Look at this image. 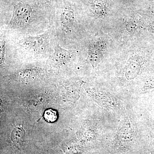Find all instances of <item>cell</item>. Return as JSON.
<instances>
[{
  "instance_id": "cell-1",
  "label": "cell",
  "mask_w": 154,
  "mask_h": 154,
  "mask_svg": "<svg viewBox=\"0 0 154 154\" xmlns=\"http://www.w3.org/2000/svg\"><path fill=\"white\" fill-rule=\"evenodd\" d=\"M32 8L28 4H21L17 6L11 21V25L15 28L23 27L30 20Z\"/></svg>"
},
{
  "instance_id": "cell-2",
  "label": "cell",
  "mask_w": 154,
  "mask_h": 154,
  "mask_svg": "<svg viewBox=\"0 0 154 154\" xmlns=\"http://www.w3.org/2000/svg\"><path fill=\"white\" fill-rule=\"evenodd\" d=\"M47 38L48 34L46 33L38 36L25 37L20 41L19 44L26 49L39 51L44 48Z\"/></svg>"
},
{
  "instance_id": "cell-3",
  "label": "cell",
  "mask_w": 154,
  "mask_h": 154,
  "mask_svg": "<svg viewBox=\"0 0 154 154\" xmlns=\"http://www.w3.org/2000/svg\"><path fill=\"white\" fill-rule=\"evenodd\" d=\"M89 93L94 101L102 107L115 109L118 106L115 98L108 93L102 91H90Z\"/></svg>"
},
{
  "instance_id": "cell-4",
  "label": "cell",
  "mask_w": 154,
  "mask_h": 154,
  "mask_svg": "<svg viewBox=\"0 0 154 154\" xmlns=\"http://www.w3.org/2000/svg\"><path fill=\"white\" fill-rule=\"evenodd\" d=\"M117 138L121 144L129 143L134 139V131L129 119L126 117L123 119L119 127Z\"/></svg>"
},
{
  "instance_id": "cell-5",
  "label": "cell",
  "mask_w": 154,
  "mask_h": 154,
  "mask_svg": "<svg viewBox=\"0 0 154 154\" xmlns=\"http://www.w3.org/2000/svg\"><path fill=\"white\" fill-rule=\"evenodd\" d=\"M75 20L74 14L70 6L66 5L60 15V21L62 27L66 32L70 31Z\"/></svg>"
},
{
  "instance_id": "cell-6",
  "label": "cell",
  "mask_w": 154,
  "mask_h": 154,
  "mask_svg": "<svg viewBox=\"0 0 154 154\" xmlns=\"http://www.w3.org/2000/svg\"><path fill=\"white\" fill-rule=\"evenodd\" d=\"M71 58V54L69 51L56 45L52 55L54 60L59 63H64L68 61Z\"/></svg>"
},
{
  "instance_id": "cell-7",
  "label": "cell",
  "mask_w": 154,
  "mask_h": 154,
  "mask_svg": "<svg viewBox=\"0 0 154 154\" xmlns=\"http://www.w3.org/2000/svg\"><path fill=\"white\" fill-rule=\"evenodd\" d=\"M98 42L94 43L90 46L89 50V57L90 61L93 65H96L99 62L102 55V48Z\"/></svg>"
},
{
  "instance_id": "cell-8",
  "label": "cell",
  "mask_w": 154,
  "mask_h": 154,
  "mask_svg": "<svg viewBox=\"0 0 154 154\" xmlns=\"http://www.w3.org/2000/svg\"><path fill=\"white\" fill-rule=\"evenodd\" d=\"M140 66L136 62L131 63L127 67L125 75L127 79L132 80L134 79L140 72Z\"/></svg>"
},
{
  "instance_id": "cell-9",
  "label": "cell",
  "mask_w": 154,
  "mask_h": 154,
  "mask_svg": "<svg viewBox=\"0 0 154 154\" xmlns=\"http://www.w3.org/2000/svg\"><path fill=\"white\" fill-rule=\"evenodd\" d=\"M25 132L22 128L17 127L14 128L11 134V140L14 143H22L25 137Z\"/></svg>"
},
{
  "instance_id": "cell-10",
  "label": "cell",
  "mask_w": 154,
  "mask_h": 154,
  "mask_svg": "<svg viewBox=\"0 0 154 154\" xmlns=\"http://www.w3.org/2000/svg\"><path fill=\"white\" fill-rule=\"evenodd\" d=\"M91 8L95 14L101 15L104 11L103 3L100 0H95L91 4Z\"/></svg>"
},
{
  "instance_id": "cell-11",
  "label": "cell",
  "mask_w": 154,
  "mask_h": 154,
  "mask_svg": "<svg viewBox=\"0 0 154 154\" xmlns=\"http://www.w3.org/2000/svg\"><path fill=\"white\" fill-rule=\"evenodd\" d=\"M44 118L48 122H54L57 119V112L51 109L46 110L44 112Z\"/></svg>"
},
{
  "instance_id": "cell-12",
  "label": "cell",
  "mask_w": 154,
  "mask_h": 154,
  "mask_svg": "<svg viewBox=\"0 0 154 154\" xmlns=\"http://www.w3.org/2000/svg\"><path fill=\"white\" fill-rule=\"evenodd\" d=\"M6 51V40L5 38L1 39L0 44V62L2 64L5 60Z\"/></svg>"
},
{
  "instance_id": "cell-13",
  "label": "cell",
  "mask_w": 154,
  "mask_h": 154,
  "mask_svg": "<svg viewBox=\"0 0 154 154\" xmlns=\"http://www.w3.org/2000/svg\"><path fill=\"white\" fill-rule=\"evenodd\" d=\"M154 88V79L149 80L144 85L145 90H149V89H152Z\"/></svg>"
},
{
  "instance_id": "cell-14",
  "label": "cell",
  "mask_w": 154,
  "mask_h": 154,
  "mask_svg": "<svg viewBox=\"0 0 154 154\" xmlns=\"http://www.w3.org/2000/svg\"><path fill=\"white\" fill-rule=\"evenodd\" d=\"M45 1L48 3V4L50 5L51 4V3H52V0H45Z\"/></svg>"
}]
</instances>
